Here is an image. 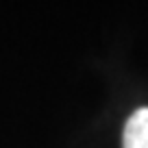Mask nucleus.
<instances>
[{"label":"nucleus","mask_w":148,"mask_h":148,"mask_svg":"<svg viewBox=\"0 0 148 148\" xmlns=\"http://www.w3.org/2000/svg\"><path fill=\"white\" fill-rule=\"evenodd\" d=\"M122 146L124 148H148V109H137L126 120Z\"/></svg>","instance_id":"1"}]
</instances>
